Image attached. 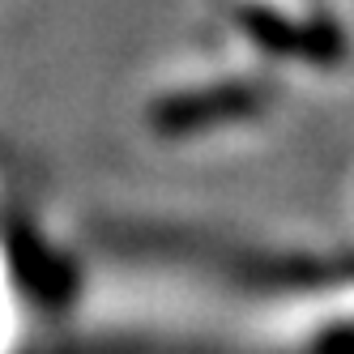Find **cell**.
I'll return each mask as SVG.
<instances>
[{"label": "cell", "mask_w": 354, "mask_h": 354, "mask_svg": "<svg viewBox=\"0 0 354 354\" xmlns=\"http://www.w3.org/2000/svg\"><path fill=\"white\" fill-rule=\"evenodd\" d=\"M324 354H354V337H333Z\"/></svg>", "instance_id": "obj_1"}]
</instances>
